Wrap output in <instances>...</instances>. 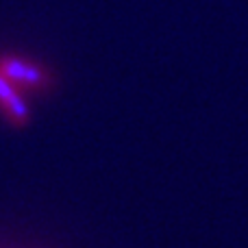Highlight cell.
Instances as JSON below:
<instances>
[{
  "mask_svg": "<svg viewBox=\"0 0 248 248\" xmlns=\"http://www.w3.org/2000/svg\"><path fill=\"white\" fill-rule=\"evenodd\" d=\"M0 72L17 87L26 90H46L52 83V77L44 65L35 61L22 59L16 55H2L0 57Z\"/></svg>",
  "mask_w": 248,
  "mask_h": 248,
  "instance_id": "cell-1",
  "label": "cell"
},
{
  "mask_svg": "<svg viewBox=\"0 0 248 248\" xmlns=\"http://www.w3.org/2000/svg\"><path fill=\"white\" fill-rule=\"evenodd\" d=\"M0 107L9 118V122L16 126H24L31 118L29 103L20 94V87L13 85L2 72H0Z\"/></svg>",
  "mask_w": 248,
  "mask_h": 248,
  "instance_id": "cell-2",
  "label": "cell"
}]
</instances>
